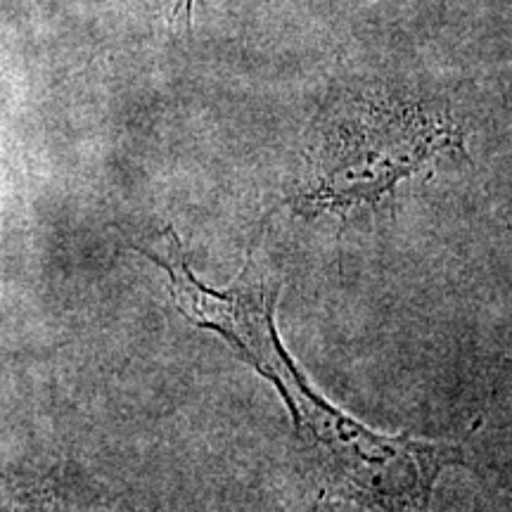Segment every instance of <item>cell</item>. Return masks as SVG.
I'll return each instance as SVG.
<instances>
[{"label":"cell","mask_w":512,"mask_h":512,"mask_svg":"<svg viewBox=\"0 0 512 512\" xmlns=\"http://www.w3.org/2000/svg\"><path fill=\"white\" fill-rule=\"evenodd\" d=\"M0 512H19V510H15V508H0Z\"/></svg>","instance_id":"obj_4"},{"label":"cell","mask_w":512,"mask_h":512,"mask_svg":"<svg viewBox=\"0 0 512 512\" xmlns=\"http://www.w3.org/2000/svg\"><path fill=\"white\" fill-rule=\"evenodd\" d=\"M192 10H195V0H169V22L171 27H183L190 31L192 27Z\"/></svg>","instance_id":"obj_3"},{"label":"cell","mask_w":512,"mask_h":512,"mask_svg":"<svg viewBox=\"0 0 512 512\" xmlns=\"http://www.w3.org/2000/svg\"><path fill=\"white\" fill-rule=\"evenodd\" d=\"M136 252L164 268L171 297L192 325L216 332L242 361H247L278 389L297 432L323 418L330 401L313 392L280 342L273 323L275 299L280 290L278 285L268 283V271L261 266L256 247H249L245 266L226 290H211L192 273L181 240L171 226L164 230V247L159 252L145 247H136Z\"/></svg>","instance_id":"obj_2"},{"label":"cell","mask_w":512,"mask_h":512,"mask_svg":"<svg viewBox=\"0 0 512 512\" xmlns=\"http://www.w3.org/2000/svg\"><path fill=\"white\" fill-rule=\"evenodd\" d=\"M444 152H463V136L439 112L399 98L342 102L320 121L294 207L306 216L377 207Z\"/></svg>","instance_id":"obj_1"}]
</instances>
